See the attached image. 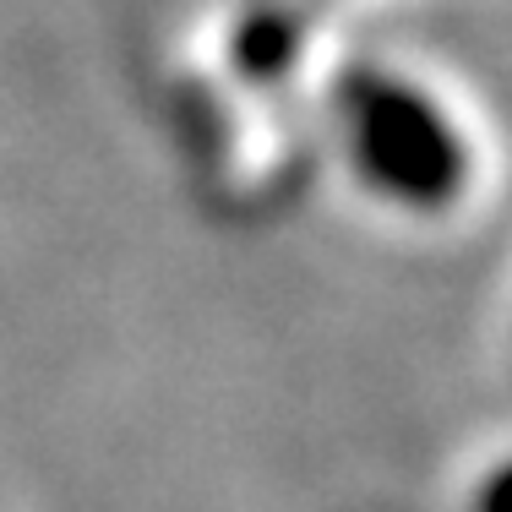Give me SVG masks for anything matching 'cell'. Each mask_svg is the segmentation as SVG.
Here are the masks:
<instances>
[{"mask_svg":"<svg viewBox=\"0 0 512 512\" xmlns=\"http://www.w3.org/2000/svg\"><path fill=\"white\" fill-rule=\"evenodd\" d=\"M349 142L376 197L404 207H442L463 186V142L447 115L404 82L371 77L349 99Z\"/></svg>","mask_w":512,"mask_h":512,"instance_id":"6da1fadb","label":"cell"}]
</instances>
